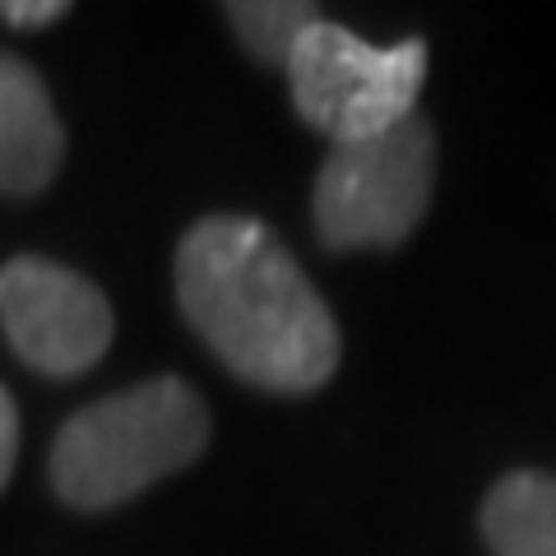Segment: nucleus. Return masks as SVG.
Returning a JSON list of instances; mask_svg holds the SVG:
<instances>
[{
  "mask_svg": "<svg viewBox=\"0 0 556 556\" xmlns=\"http://www.w3.org/2000/svg\"><path fill=\"white\" fill-rule=\"evenodd\" d=\"M223 14H228L241 47L265 65H288L298 42L325 20L306 0H232V5H223Z\"/></svg>",
  "mask_w": 556,
  "mask_h": 556,
  "instance_id": "obj_8",
  "label": "nucleus"
},
{
  "mask_svg": "<svg viewBox=\"0 0 556 556\" xmlns=\"http://www.w3.org/2000/svg\"><path fill=\"white\" fill-rule=\"evenodd\" d=\"M70 5L65 0H0V24L33 33V28H51L56 20H65Z\"/></svg>",
  "mask_w": 556,
  "mask_h": 556,
  "instance_id": "obj_9",
  "label": "nucleus"
},
{
  "mask_svg": "<svg viewBox=\"0 0 556 556\" xmlns=\"http://www.w3.org/2000/svg\"><path fill=\"white\" fill-rule=\"evenodd\" d=\"M14 459H20V408H14L10 390L0 386V492L14 473Z\"/></svg>",
  "mask_w": 556,
  "mask_h": 556,
  "instance_id": "obj_10",
  "label": "nucleus"
},
{
  "mask_svg": "<svg viewBox=\"0 0 556 556\" xmlns=\"http://www.w3.org/2000/svg\"><path fill=\"white\" fill-rule=\"evenodd\" d=\"M208 445V408L177 376L84 404L51 441V486L75 510L126 506L153 482L190 468Z\"/></svg>",
  "mask_w": 556,
  "mask_h": 556,
  "instance_id": "obj_2",
  "label": "nucleus"
},
{
  "mask_svg": "<svg viewBox=\"0 0 556 556\" xmlns=\"http://www.w3.org/2000/svg\"><path fill=\"white\" fill-rule=\"evenodd\" d=\"M177 306L237 380L269 394H316L343 357L334 311L274 228L208 214L177 247Z\"/></svg>",
  "mask_w": 556,
  "mask_h": 556,
  "instance_id": "obj_1",
  "label": "nucleus"
},
{
  "mask_svg": "<svg viewBox=\"0 0 556 556\" xmlns=\"http://www.w3.org/2000/svg\"><path fill=\"white\" fill-rule=\"evenodd\" d=\"M292 108L329 144H353L399 121L417 116V93L427 84V42L408 38L376 47L353 28L320 20L288 56Z\"/></svg>",
  "mask_w": 556,
  "mask_h": 556,
  "instance_id": "obj_4",
  "label": "nucleus"
},
{
  "mask_svg": "<svg viewBox=\"0 0 556 556\" xmlns=\"http://www.w3.org/2000/svg\"><path fill=\"white\" fill-rule=\"evenodd\" d=\"M65 163V126L42 75L24 56L0 51V195L28 200L56 181Z\"/></svg>",
  "mask_w": 556,
  "mask_h": 556,
  "instance_id": "obj_6",
  "label": "nucleus"
},
{
  "mask_svg": "<svg viewBox=\"0 0 556 556\" xmlns=\"http://www.w3.org/2000/svg\"><path fill=\"white\" fill-rule=\"evenodd\" d=\"M482 538L492 556H556V478L515 468L482 501Z\"/></svg>",
  "mask_w": 556,
  "mask_h": 556,
  "instance_id": "obj_7",
  "label": "nucleus"
},
{
  "mask_svg": "<svg viewBox=\"0 0 556 556\" xmlns=\"http://www.w3.org/2000/svg\"><path fill=\"white\" fill-rule=\"evenodd\" d=\"M437 190V135L422 116L353 144H329L311 214L329 251L399 247L427 218Z\"/></svg>",
  "mask_w": 556,
  "mask_h": 556,
  "instance_id": "obj_3",
  "label": "nucleus"
},
{
  "mask_svg": "<svg viewBox=\"0 0 556 556\" xmlns=\"http://www.w3.org/2000/svg\"><path fill=\"white\" fill-rule=\"evenodd\" d=\"M0 329L42 376H84L112 348L116 316L93 278L47 255H14L0 269Z\"/></svg>",
  "mask_w": 556,
  "mask_h": 556,
  "instance_id": "obj_5",
  "label": "nucleus"
}]
</instances>
